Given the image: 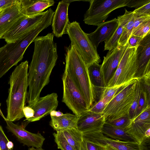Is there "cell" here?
Instances as JSON below:
<instances>
[{
	"label": "cell",
	"instance_id": "44dd1931",
	"mask_svg": "<svg viewBox=\"0 0 150 150\" xmlns=\"http://www.w3.org/2000/svg\"><path fill=\"white\" fill-rule=\"evenodd\" d=\"M101 64L95 63L88 67L90 79L93 88L95 103L101 99L105 87L101 72Z\"/></svg>",
	"mask_w": 150,
	"mask_h": 150
},
{
	"label": "cell",
	"instance_id": "603a6c76",
	"mask_svg": "<svg viewBox=\"0 0 150 150\" xmlns=\"http://www.w3.org/2000/svg\"><path fill=\"white\" fill-rule=\"evenodd\" d=\"M133 16L132 11H128L125 9L124 14L117 17L118 26L111 37L107 41L104 42V51L112 50L118 45L119 40L125 27Z\"/></svg>",
	"mask_w": 150,
	"mask_h": 150
},
{
	"label": "cell",
	"instance_id": "83f0119b",
	"mask_svg": "<svg viewBox=\"0 0 150 150\" xmlns=\"http://www.w3.org/2000/svg\"><path fill=\"white\" fill-rule=\"evenodd\" d=\"M132 81L123 84L117 85L110 88L105 87L102 94L101 99L103 98L109 103L116 94L130 83Z\"/></svg>",
	"mask_w": 150,
	"mask_h": 150
},
{
	"label": "cell",
	"instance_id": "5bb4252c",
	"mask_svg": "<svg viewBox=\"0 0 150 150\" xmlns=\"http://www.w3.org/2000/svg\"><path fill=\"white\" fill-rule=\"evenodd\" d=\"M137 80L150 75V33L144 37L136 49Z\"/></svg>",
	"mask_w": 150,
	"mask_h": 150
},
{
	"label": "cell",
	"instance_id": "f6af8a7d",
	"mask_svg": "<svg viewBox=\"0 0 150 150\" xmlns=\"http://www.w3.org/2000/svg\"><path fill=\"white\" fill-rule=\"evenodd\" d=\"M63 114L62 112L59 111H57L56 110L52 111L50 113V116L56 117H60Z\"/></svg>",
	"mask_w": 150,
	"mask_h": 150
},
{
	"label": "cell",
	"instance_id": "e575fe53",
	"mask_svg": "<svg viewBox=\"0 0 150 150\" xmlns=\"http://www.w3.org/2000/svg\"><path fill=\"white\" fill-rule=\"evenodd\" d=\"M139 86L137 81L136 92L135 98L129 110L128 115L129 118L132 120L135 117L139 100Z\"/></svg>",
	"mask_w": 150,
	"mask_h": 150
},
{
	"label": "cell",
	"instance_id": "30bf717a",
	"mask_svg": "<svg viewBox=\"0 0 150 150\" xmlns=\"http://www.w3.org/2000/svg\"><path fill=\"white\" fill-rule=\"evenodd\" d=\"M48 12V9L33 16L23 15L11 27L2 39L7 43L15 42L21 39L42 21Z\"/></svg>",
	"mask_w": 150,
	"mask_h": 150
},
{
	"label": "cell",
	"instance_id": "c3c4849f",
	"mask_svg": "<svg viewBox=\"0 0 150 150\" xmlns=\"http://www.w3.org/2000/svg\"><path fill=\"white\" fill-rule=\"evenodd\" d=\"M0 115L2 117V118L5 121L6 120V118L5 117L4 115V114L2 112L1 108H0Z\"/></svg>",
	"mask_w": 150,
	"mask_h": 150
},
{
	"label": "cell",
	"instance_id": "1f68e13d",
	"mask_svg": "<svg viewBox=\"0 0 150 150\" xmlns=\"http://www.w3.org/2000/svg\"><path fill=\"white\" fill-rule=\"evenodd\" d=\"M150 33V19L147 20L140 24L133 30L131 36L144 37Z\"/></svg>",
	"mask_w": 150,
	"mask_h": 150
},
{
	"label": "cell",
	"instance_id": "60d3db41",
	"mask_svg": "<svg viewBox=\"0 0 150 150\" xmlns=\"http://www.w3.org/2000/svg\"><path fill=\"white\" fill-rule=\"evenodd\" d=\"M139 150H150V137H145L139 144Z\"/></svg>",
	"mask_w": 150,
	"mask_h": 150
},
{
	"label": "cell",
	"instance_id": "bcb514c9",
	"mask_svg": "<svg viewBox=\"0 0 150 150\" xmlns=\"http://www.w3.org/2000/svg\"><path fill=\"white\" fill-rule=\"evenodd\" d=\"M80 150H88L86 146V142L83 139L81 143Z\"/></svg>",
	"mask_w": 150,
	"mask_h": 150
},
{
	"label": "cell",
	"instance_id": "ffe728a7",
	"mask_svg": "<svg viewBox=\"0 0 150 150\" xmlns=\"http://www.w3.org/2000/svg\"><path fill=\"white\" fill-rule=\"evenodd\" d=\"M105 123L103 113H95L88 110L79 117L77 126L78 129L82 133L99 131Z\"/></svg>",
	"mask_w": 150,
	"mask_h": 150
},
{
	"label": "cell",
	"instance_id": "3957f363",
	"mask_svg": "<svg viewBox=\"0 0 150 150\" xmlns=\"http://www.w3.org/2000/svg\"><path fill=\"white\" fill-rule=\"evenodd\" d=\"M52 15L47 13L43 20L21 39L7 43L0 48V79L23 59L29 45L42 30L50 25Z\"/></svg>",
	"mask_w": 150,
	"mask_h": 150
},
{
	"label": "cell",
	"instance_id": "2e32d148",
	"mask_svg": "<svg viewBox=\"0 0 150 150\" xmlns=\"http://www.w3.org/2000/svg\"><path fill=\"white\" fill-rule=\"evenodd\" d=\"M58 103V95L55 93L40 97L34 105L31 107L34 111L33 116L24 121L30 122L40 120L50 114L52 111L56 110Z\"/></svg>",
	"mask_w": 150,
	"mask_h": 150
},
{
	"label": "cell",
	"instance_id": "7402d4cb",
	"mask_svg": "<svg viewBox=\"0 0 150 150\" xmlns=\"http://www.w3.org/2000/svg\"><path fill=\"white\" fill-rule=\"evenodd\" d=\"M54 2L53 0H20L21 12L26 16H34L42 12Z\"/></svg>",
	"mask_w": 150,
	"mask_h": 150
},
{
	"label": "cell",
	"instance_id": "8d00e7d4",
	"mask_svg": "<svg viewBox=\"0 0 150 150\" xmlns=\"http://www.w3.org/2000/svg\"><path fill=\"white\" fill-rule=\"evenodd\" d=\"M9 141L6 135L3 128L0 125V149L1 150H12L9 149L8 146Z\"/></svg>",
	"mask_w": 150,
	"mask_h": 150
},
{
	"label": "cell",
	"instance_id": "5b68a950",
	"mask_svg": "<svg viewBox=\"0 0 150 150\" xmlns=\"http://www.w3.org/2000/svg\"><path fill=\"white\" fill-rule=\"evenodd\" d=\"M66 34L68 35L71 44L74 46L88 67L94 63L100 62L97 49L79 23L76 21L70 22L67 28Z\"/></svg>",
	"mask_w": 150,
	"mask_h": 150
},
{
	"label": "cell",
	"instance_id": "ab89813d",
	"mask_svg": "<svg viewBox=\"0 0 150 150\" xmlns=\"http://www.w3.org/2000/svg\"><path fill=\"white\" fill-rule=\"evenodd\" d=\"M134 13L150 15V3L132 11Z\"/></svg>",
	"mask_w": 150,
	"mask_h": 150
},
{
	"label": "cell",
	"instance_id": "7bdbcfd3",
	"mask_svg": "<svg viewBox=\"0 0 150 150\" xmlns=\"http://www.w3.org/2000/svg\"><path fill=\"white\" fill-rule=\"evenodd\" d=\"M88 150H105V147L91 142L86 141Z\"/></svg>",
	"mask_w": 150,
	"mask_h": 150
},
{
	"label": "cell",
	"instance_id": "4316f807",
	"mask_svg": "<svg viewBox=\"0 0 150 150\" xmlns=\"http://www.w3.org/2000/svg\"><path fill=\"white\" fill-rule=\"evenodd\" d=\"M134 21L133 15L131 20L124 27L123 31L119 40L118 45L123 46L127 44L128 40L131 36L133 31Z\"/></svg>",
	"mask_w": 150,
	"mask_h": 150
},
{
	"label": "cell",
	"instance_id": "f35d334b",
	"mask_svg": "<svg viewBox=\"0 0 150 150\" xmlns=\"http://www.w3.org/2000/svg\"><path fill=\"white\" fill-rule=\"evenodd\" d=\"M143 38L135 36H131L127 43L129 47H137Z\"/></svg>",
	"mask_w": 150,
	"mask_h": 150
},
{
	"label": "cell",
	"instance_id": "d6a6232c",
	"mask_svg": "<svg viewBox=\"0 0 150 150\" xmlns=\"http://www.w3.org/2000/svg\"><path fill=\"white\" fill-rule=\"evenodd\" d=\"M140 88L146 93L148 100L150 101V75L137 80Z\"/></svg>",
	"mask_w": 150,
	"mask_h": 150
},
{
	"label": "cell",
	"instance_id": "f5cc1de1",
	"mask_svg": "<svg viewBox=\"0 0 150 150\" xmlns=\"http://www.w3.org/2000/svg\"><path fill=\"white\" fill-rule=\"evenodd\" d=\"M0 150H1L0 149Z\"/></svg>",
	"mask_w": 150,
	"mask_h": 150
},
{
	"label": "cell",
	"instance_id": "cb8c5ba5",
	"mask_svg": "<svg viewBox=\"0 0 150 150\" xmlns=\"http://www.w3.org/2000/svg\"><path fill=\"white\" fill-rule=\"evenodd\" d=\"M50 126L57 132L72 128H77L79 117L67 113L59 117L51 116Z\"/></svg>",
	"mask_w": 150,
	"mask_h": 150
},
{
	"label": "cell",
	"instance_id": "f1b7e54d",
	"mask_svg": "<svg viewBox=\"0 0 150 150\" xmlns=\"http://www.w3.org/2000/svg\"><path fill=\"white\" fill-rule=\"evenodd\" d=\"M53 135L58 149L61 150H74L68 142L61 131L54 133Z\"/></svg>",
	"mask_w": 150,
	"mask_h": 150
},
{
	"label": "cell",
	"instance_id": "277c9868",
	"mask_svg": "<svg viewBox=\"0 0 150 150\" xmlns=\"http://www.w3.org/2000/svg\"><path fill=\"white\" fill-rule=\"evenodd\" d=\"M66 51L64 71L69 76L78 87L89 109L94 103L95 96L88 67L73 45L70 44L66 47Z\"/></svg>",
	"mask_w": 150,
	"mask_h": 150
},
{
	"label": "cell",
	"instance_id": "9c48e42d",
	"mask_svg": "<svg viewBox=\"0 0 150 150\" xmlns=\"http://www.w3.org/2000/svg\"><path fill=\"white\" fill-rule=\"evenodd\" d=\"M63 85L62 102L78 117L89 109L80 91L69 76L64 72L62 78Z\"/></svg>",
	"mask_w": 150,
	"mask_h": 150
},
{
	"label": "cell",
	"instance_id": "6da1fadb",
	"mask_svg": "<svg viewBox=\"0 0 150 150\" xmlns=\"http://www.w3.org/2000/svg\"><path fill=\"white\" fill-rule=\"evenodd\" d=\"M52 33L37 37L28 72L29 90L27 102L32 107L40 98L43 88L49 83L50 75L57 58V45Z\"/></svg>",
	"mask_w": 150,
	"mask_h": 150
},
{
	"label": "cell",
	"instance_id": "e0dca14e",
	"mask_svg": "<svg viewBox=\"0 0 150 150\" xmlns=\"http://www.w3.org/2000/svg\"><path fill=\"white\" fill-rule=\"evenodd\" d=\"M150 129V106H147L139 115L132 120L126 131L139 144L145 137L146 131Z\"/></svg>",
	"mask_w": 150,
	"mask_h": 150
},
{
	"label": "cell",
	"instance_id": "d4e9b609",
	"mask_svg": "<svg viewBox=\"0 0 150 150\" xmlns=\"http://www.w3.org/2000/svg\"><path fill=\"white\" fill-rule=\"evenodd\" d=\"M106 136L120 141L138 143L137 141L123 129L112 126L105 123L100 131Z\"/></svg>",
	"mask_w": 150,
	"mask_h": 150
},
{
	"label": "cell",
	"instance_id": "b9f144b4",
	"mask_svg": "<svg viewBox=\"0 0 150 150\" xmlns=\"http://www.w3.org/2000/svg\"><path fill=\"white\" fill-rule=\"evenodd\" d=\"M23 112L24 116L26 118L24 120L32 117L34 114V110L31 107L28 106H25L23 109Z\"/></svg>",
	"mask_w": 150,
	"mask_h": 150
},
{
	"label": "cell",
	"instance_id": "7c38bea8",
	"mask_svg": "<svg viewBox=\"0 0 150 150\" xmlns=\"http://www.w3.org/2000/svg\"><path fill=\"white\" fill-rule=\"evenodd\" d=\"M128 47L127 44L123 46L118 45L112 49L108 50L104 57L100 70L105 87L115 71Z\"/></svg>",
	"mask_w": 150,
	"mask_h": 150
},
{
	"label": "cell",
	"instance_id": "74e56055",
	"mask_svg": "<svg viewBox=\"0 0 150 150\" xmlns=\"http://www.w3.org/2000/svg\"><path fill=\"white\" fill-rule=\"evenodd\" d=\"M149 3L150 0H128L126 6L136 9Z\"/></svg>",
	"mask_w": 150,
	"mask_h": 150
},
{
	"label": "cell",
	"instance_id": "f546056e",
	"mask_svg": "<svg viewBox=\"0 0 150 150\" xmlns=\"http://www.w3.org/2000/svg\"><path fill=\"white\" fill-rule=\"evenodd\" d=\"M139 100L134 118L139 115L147 106H150V101L148 100L146 93L139 87Z\"/></svg>",
	"mask_w": 150,
	"mask_h": 150
},
{
	"label": "cell",
	"instance_id": "4dcf8cb0",
	"mask_svg": "<svg viewBox=\"0 0 150 150\" xmlns=\"http://www.w3.org/2000/svg\"><path fill=\"white\" fill-rule=\"evenodd\" d=\"M132 120L128 115L114 119L105 120V123L117 127L126 129L130 125Z\"/></svg>",
	"mask_w": 150,
	"mask_h": 150
},
{
	"label": "cell",
	"instance_id": "8fae6325",
	"mask_svg": "<svg viewBox=\"0 0 150 150\" xmlns=\"http://www.w3.org/2000/svg\"><path fill=\"white\" fill-rule=\"evenodd\" d=\"M83 133V139L104 146L108 145L117 150H139L138 143L125 142L109 138L100 131Z\"/></svg>",
	"mask_w": 150,
	"mask_h": 150
},
{
	"label": "cell",
	"instance_id": "816d5d0a",
	"mask_svg": "<svg viewBox=\"0 0 150 150\" xmlns=\"http://www.w3.org/2000/svg\"><path fill=\"white\" fill-rule=\"evenodd\" d=\"M3 9H0V14L2 11Z\"/></svg>",
	"mask_w": 150,
	"mask_h": 150
},
{
	"label": "cell",
	"instance_id": "681fc988",
	"mask_svg": "<svg viewBox=\"0 0 150 150\" xmlns=\"http://www.w3.org/2000/svg\"><path fill=\"white\" fill-rule=\"evenodd\" d=\"M28 150H36V149L34 147H32L31 148H29L28 149Z\"/></svg>",
	"mask_w": 150,
	"mask_h": 150
},
{
	"label": "cell",
	"instance_id": "f907efd6",
	"mask_svg": "<svg viewBox=\"0 0 150 150\" xmlns=\"http://www.w3.org/2000/svg\"><path fill=\"white\" fill-rule=\"evenodd\" d=\"M36 150H44L43 149L42 147L36 148Z\"/></svg>",
	"mask_w": 150,
	"mask_h": 150
},
{
	"label": "cell",
	"instance_id": "9a60e30c",
	"mask_svg": "<svg viewBox=\"0 0 150 150\" xmlns=\"http://www.w3.org/2000/svg\"><path fill=\"white\" fill-rule=\"evenodd\" d=\"M71 1L62 0L59 1L53 14L52 27V33L57 38L66 34L67 28L70 22L68 16L69 6Z\"/></svg>",
	"mask_w": 150,
	"mask_h": 150
},
{
	"label": "cell",
	"instance_id": "ee69618b",
	"mask_svg": "<svg viewBox=\"0 0 150 150\" xmlns=\"http://www.w3.org/2000/svg\"><path fill=\"white\" fill-rule=\"evenodd\" d=\"M17 0H0V9H3L10 6L15 3Z\"/></svg>",
	"mask_w": 150,
	"mask_h": 150
},
{
	"label": "cell",
	"instance_id": "484cf974",
	"mask_svg": "<svg viewBox=\"0 0 150 150\" xmlns=\"http://www.w3.org/2000/svg\"><path fill=\"white\" fill-rule=\"evenodd\" d=\"M66 139L74 150H80L83 140V133L77 128H72L61 131Z\"/></svg>",
	"mask_w": 150,
	"mask_h": 150
},
{
	"label": "cell",
	"instance_id": "836d02e7",
	"mask_svg": "<svg viewBox=\"0 0 150 150\" xmlns=\"http://www.w3.org/2000/svg\"><path fill=\"white\" fill-rule=\"evenodd\" d=\"M105 99L102 98L98 102L93 103L88 110L94 113L102 114L108 103Z\"/></svg>",
	"mask_w": 150,
	"mask_h": 150
},
{
	"label": "cell",
	"instance_id": "8992f818",
	"mask_svg": "<svg viewBox=\"0 0 150 150\" xmlns=\"http://www.w3.org/2000/svg\"><path fill=\"white\" fill-rule=\"evenodd\" d=\"M137 82L132 80L109 102L103 113L105 120L128 115L135 98Z\"/></svg>",
	"mask_w": 150,
	"mask_h": 150
},
{
	"label": "cell",
	"instance_id": "ba28073f",
	"mask_svg": "<svg viewBox=\"0 0 150 150\" xmlns=\"http://www.w3.org/2000/svg\"><path fill=\"white\" fill-rule=\"evenodd\" d=\"M128 0H91L89 8L84 16L88 25L98 26L104 22L113 11L126 6Z\"/></svg>",
	"mask_w": 150,
	"mask_h": 150
},
{
	"label": "cell",
	"instance_id": "4fadbf2b",
	"mask_svg": "<svg viewBox=\"0 0 150 150\" xmlns=\"http://www.w3.org/2000/svg\"><path fill=\"white\" fill-rule=\"evenodd\" d=\"M5 121L6 128L21 143L28 147L36 148L42 147L45 138L40 133H31L25 129L22 126L16 124L7 120Z\"/></svg>",
	"mask_w": 150,
	"mask_h": 150
},
{
	"label": "cell",
	"instance_id": "d6986e66",
	"mask_svg": "<svg viewBox=\"0 0 150 150\" xmlns=\"http://www.w3.org/2000/svg\"><path fill=\"white\" fill-rule=\"evenodd\" d=\"M23 15L21 12L20 0L4 9L0 14V39Z\"/></svg>",
	"mask_w": 150,
	"mask_h": 150
},
{
	"label": "cell",
	"instance_id": "52a82bcc",
	"mask_svg": "<svg viewBox=\"0 0 150 150\" xmlns=\"http://www.w3.org/2000/svg\"><path fill=\"white\" fill-rule=\"evenodd\" d=\"M137 47L126 49L114 74L106 87L110 88L128 83L136 79L137 70Z\"/></svg>",
	"mask_w": 150,
	"mask_h": 150
},
{
	"label": "cell",
	"instance_id": "7dc6e473",
	"mask_svg": "<svg viewBox=\"0 0 150 150\" xmlns=\"http://www.w3.org/2000/svg\"><path fill=\"white\" fill-rule=\"evenodd\" d=\"M104 147H105V150H117L108 145H106Z\"/></svg>",
	"mask_w": 150,
	"mask_h": 150
},
{
	"label": "cell",
	"instance_id": "ac0fdd59",
	"mask_svg": "<svg viewBox=\"0 0 150 150\" xmlns=\"http://www.w3.org/2000/svg\"><path fill=\"white\" fill-rule=\"evenodd\" d=\"M119 21L115 18L98 25L94 32L87 35L94 47L97 49L99 44L108 40L112 36L119 25Z\"/></svg>",
	"mask_w": 150,
	"mask_h": 150
},
{
	"label": "cell",
	"instance_id": "d590c367",
	"mask_svg": "<svg viewBox=\"0 0 150 150\" xmlns=\"http://www.w3.org/2000/svg\"><path fill=\"white\" fill-rule=\"evenodd\" d=\"M133 15L134 21L133 31L142 23L147 20L150 19V15L139 14L133 13Z\"/></svg>",
	"mask_w": 150,
	"mask_h": 150
},
{
	"label": "cell",
	"instance_id": "7a4b0ae2",
	"mask_svg": "<svg viewBox=\"0 0 150 150\" xmlns=\"http://www.w3.org/2000/svg\"><path fill=\"white\" fill-rule=\"evenodd\" d=\"M28 62H21L16 66L9 78L8 96L6 100V119L12 122L25 117L23 109L28 96Z\"/></svg>",
	"mask_w": 150,
	"mask_h": 150
}]
</instances>
